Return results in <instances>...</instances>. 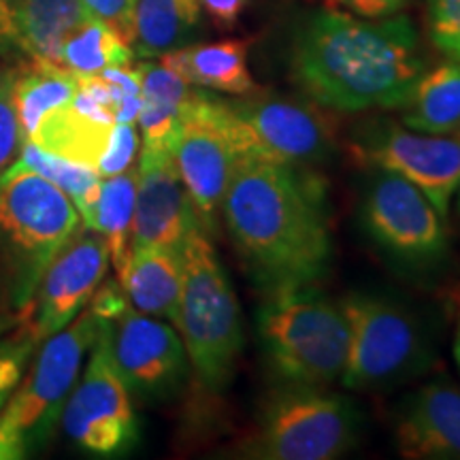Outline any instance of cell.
<instances>
[{"label": "cell", "mask_w": 460, "mask_h": 460, "mask_svg": "<svg viewBox=\"0 0 460 460\" xmlns=\"http://www.w3.org/2000/svg\"><path fill=\"white\" fill-rule=\"evenodd\" d=\"M222 216L245 269L267 292L315 286L329 271L326 186L312 169L239 158Z\"/></svg>", "instance_id": "cell-1"}, {"label": "cell", "mask_w": 460, "mask_h": 460, "mask_svg": "<svg viewBox=\"0 0 460 460\" xmlns=\"http://www.w3.org/2000/svg\"><path fill=\"white\" fill-rule=\"evenodd\" d=\"M290 77L329 111L401 109L424 73L410 17L379 20L329 9L309 15L290 45Z\"/></svg>", "instance_id": "cell-2"}, {"label": "cell", "mask_w": 460, "mask_h": 460, "mask_svg": "<svg viewBox=\"0 0 460 460\" xmlns=\"http://www.w3.org/2000/svg\"><path fill=\"white\" fill-rule=\"evenodd\" d=\"M79 224L73 200L17 158L0 175V303L24 312Z\"/></svg>", "instance_id": "cell-3"}, {"label": "cell", "mask_w": 460, "mask_h": 460, "mask_svg": "<svg viewBox=\"0 0 460 460\" xmlns=\"http://www.w3.org/2000/svg\"><path fill=\"white\" fill-rule=\"evenodd\" d=\"M181 256V296L172 324L200 386L207 393H222L243 348L237 295L203 228L190 233Z\"/></svg>", "instance_id": "cell-4"}, {"label": "cell", "mask_w": 460, "mask_h": 460, "mask_svg": "<svg viewBox=\"0 0 460 460\" xmlns=\"http://www.w3.org/2000/svg\"><path fill=\"white\" fill-rule=\"evenodd\" d=\"M264 358L281 384L329 386L348 360V320L341 305L314 286L269 292L258 312Z\"/></svg>", "instance_id": "cell-5"}, {"label": "cell", "mask_w": 460, "mask_h": 460, "mask_svg": "<svg viewBox=\"0 0 460 460\" xmlns=\"http://www.w3.org/2000/svg\"><path fill=\"white\" fill-rule=\"evenodd\" d=\"M102 318L85 307L39 345L37 360L0 411V460H24L49 444Z\"/></svg>", "instance_id": "cell-6"}, {"label": "cell", "mask_w": 460, "mask_h": 460, "mask_svg": "<svg viewBox=\"0 0 460 460\" xmlns=\"http://www.w3.org/2000/svg\"><path fill=\"white\" fill-rule=\"evenodd\" d=\"M362 416L348 396L324 386H284L264 402L239 456L258 460H332L358 444Z\"/></svg>", "instance_id": "cell-7"}, {"label": "cell", "mask_w": 460, "mask_h": 460, "mask_svg": "<svg viewBox=\"0 0 460 460\" xmlns=\"http://www.w3.org/2000/svg\"><path fill=\"white\" fill-rule=\"evenodd\" d=\"M348 320V390H384L430 369L435 349L420 320L402 305L373 295H349L341 303Z\"/></svg>", "instance_id": "cell-8"}, {"label": "cell", "mask_w": 460, "mask_h": 460, "mask_svg": "<svg viewBox=\"0 0 460 460\" xmlns=\"http://www.w3.org/2000/svg\"><path fill=\"white\" fill-rule=\"evenodd\" d=\"M226 109L241 158L312 169L337 149V119L312 99L256 92L241 101H226Z\"/></svg>", "instance_id": "cell-9"}, {"label": "cell", "mask_w": 460, "mask_h": 460, "mask_svg": "<svg viewBox=\"0 0 460 460\" xmlns=\"http://www.w3.org/2000/svg\"><path fill=\"white\" fill-rule=\"evenodd\" d=\"M356 163L396 172L416 183L441 217H447L460 188V132L429 135L388 118H373L356 126L348 139Z\"/></svg>", "instance_id": "cell-10"}, {"label": "cell", "mask_w": 460, "mask_h": 460, "mask_svg": "<svg viewBox=\"0 0 460 460\" xmlns=\"http://www.w3.org/2000/svg\"><path fill=\"white\" fill-rule=\"evenodd\" d=\"M60 422L68 439L92 456H124L139 439L132 396L111 354L109 320H102L88 367L75 382Z\"/></svg>", "instance_id": "cell-11"}, {"label": "cell", "mask_w": 460, "mask_h": 460, "mask_svg": "<svg viewBox=\"0 0 460 460\" xmlns=\"http://www.w3.org/2000/svg\"><path fill=\"white\" fill-rule=\"evenodd\" d=\"M239 158L226 101L194 90L172 141V160L207 234L217 230L224 194Z\"/></svg>", "instance_id": "cell-12"}, {"label": "cell", "mask_w": 460, "mask_h": 460, "mask_svg": "<svg viewBox=\"0 0 460 460\" xmlns=\"http://www.w3.org/2000/svg\"><path fill=\"white\" fill-rule=\"evenodd\" d=\"M362 226L376 245L410 264H433L446 256V217L416 183L376 169L360 207Z\"/></svg>", "instance_id": "cell-13"}, {"label": "cell", "mask_w": 460, "mask_h": 460, "mask_svg": "<svg viewBox=\"0 0 460 460\" xmlns=\"http://www.w3.org/2000/svg\"><path fill=\"white\" fill-rule=\"evenodd\" d=\"M111 354L132 399L163 402L186 384L190 360L177 329L128 303L109 320Z\"/></svg>", "instance_id": "cell-14"}, {"label": "cell", "mask_w": 460, "mask_h": 460, "mask_svg": "<svg viewBox=\"0 0 460 460\" xmlns=\"http://www.w3.org/2000/svg\"><path fill=\"white\" fill-rule=\"evenodd\" d=\"M105 239L90 228H79L45 271L37 295L20 312V326L32 343L41 345L66 329L88 307L109 269Z\"/></svg>", "instance_id": "cell-15"}, {"label": "cell", "mask_w": 460, "mask_h": 460, "mask_svg": "<svg viewBox=\"0 0 460 460\" xmlns=\"http://www.w3.org/2000/svg\"><path fill=\"white\" fill-rule=\"evenodd\" d=\"M200 226L171 152H141L137 164V197L130 252L146 247L183 250L190 233Z\"/></svg>", "instance_id": "cell-16"}, {"label": "cell", "mask_w": 460, "mask_h": 460, "mask_svg": "<svg viewBox=\"0 0 460 460\" xmlns=\"http://www.w3.org/2000/svg\"><path fill=\"white\" fill-rule=\"evenodd\" d=\"M396 447L407 460H460V386L433 379L402 402Z\"/></svg>", "instance_id": "cell-17"}, {"label": "cell", "mask_w": 460, "mask_h": 460, "mask_svg": "<svg viewBox=\"0 0 460 460\" xmlns=\"http://www.w3.org/2000/svg\"><path fill=\"white\" fill-rule=\"evenodd\" d=\"M9 43L28 58L58 62L65 39L90 17L82 0H7Z\"/></svg>", "instance_id": "cell-18"}, {"label": "cell", "mask_w": 460, "mask_h": 460, "mask_svg": "<svg viewBox=\"0 0 460 460\" xmlns=\"http://www.w3.org/2000/svg\"><path fill=\"white\" fill-rule=\"evenodd\" d=\"M160 62L194 88L234 96H250L258 92L250 65H247V43L237 39L220 43L183 45L180 49L164 54Z\"/></svg>", "instance_id": "cell-19"}, {"label": "cell", "mask_w": 460, "mask_h": 460, "mask_svg": "<svg viewBox=\"0 0 460 460\" xmlns=\"http://www.w3.org/2000/svg\"><path fill=\"white\" fill-rule=\"evenodd\" d=\"M118 281L137 312L175 322L183 281L181 250H132L128 264Z\"/></svg>", "instance_id": "cell-20"}, {"label": "cell", "mask_w": 460, "mask_h": 460, "mask_svg": "<svg viewBox=\"0 0 460 460\" xmlns=\"http://www.w3.org/2000/svg\"><path fill=\"white\" fill-rule=\"evenodd\" d=\"M141 152H171L194 85L163 62H141Z\"/></svg>", "instance_id": "cell-21"}, {"label": "cell", "mask_w": 460, "mask_h": 460, "mask_svg": "<svg viewBox=\"0 0 460 460\" xmlns=\"http://www.w3.org/2000/svg\"><path fill=\"white\" fill-rule=\"evenodd\" d=\"M401 119L407 128L429 135L460 132V60L420 75L401 107Z\"/></svg>", "instance_id": "cell-22"}, {"label": "cell", "mask_w": 460, "mask_h": 460, "mask_svg": "<svg viewBox=\"0 0 460 460\" xmlns=\"http://www.w3.org/2000/svg\"><path fill=\"white\" fill-rule=\"evenodd\" d=\"M75 92L77 75L58 62L28 58L26 65L15 68L13 99L24 143L49 113L73 101Z\"/></svg>", "instance_id": "cell-23"}, {"label": "cell", "mask_w": 460, "mask_h": 460, "mask_svg": "<svg viewBox=\"0 0 460 460\" xmlns=\"http://www.w3.org/2000/svg\"><path fill=\"white\" fill-rule=\"evenodd\" d=\"M111 128L113 124L92 118L79 107H75L71 101L49 113L26 143H32L54 156L96 169L102 149L107 147Z\"/></svg>", "instance_id": "cell-24"}, {"label": "cell", "mask_w": 460, "mask_h": 460, "mask_svg": "<svg viewBox=\"0 0 460 460\" xmlns=\"http://www.w3.org/2000/svg\"><path fill=\"white\" fill-rule=\"evenodd\" d=\"M200 26L197 0H137L132 48L141 58H163L186 45Z\"/></svg>", "instance_id": "cell-25"}, {"label": "cell", "mask_w": 460, "mask_h": 460, "mask_svg": "<svg viewBox=\"0 0 460 460\" xmlns=\"http://www.w3.org/2000/svg\"><path fill=\"white\" fill-rule=\"evenodd\" d=\"M137 197V164L118 175L102 177L99 199L84 226L99 233L105 239L118 279L122 278L130 258L132 216H135Z\"/></svg>", "instance_id": "cell-26"}, {"label": "cell", "mask_w": 460, "mask_h": 460, "mask_svg": "<svg viewBox=\"0 0 460 460\" xmlns=\"http://www.w3.org/2000/svg\"><path fill=\"white\" fill-rule=\"evenodd\" d=\"M135 51L107 24L88 17L68 34L60 48L58 65L75 75H99L105 68L132 65Z\"/></svg>", "instance_id": "cell-27"}, {"label": "cell", "mask_w": 460, "mask_h": 460, "mask_svg": "<svg viewBox=\"0 0 460 460\" xmlns=\"http://www.w3.org/2000/svg\"><path fill=\"white\" fill-rule=\"evenodd\" d=\"M20 160L31 166V169L39 171L43 177H48L51 183H56L73 205L77 207L82 222L85 224L92 209H94L96 199H99V190L102 177L94 166L73 163V160L54 156V154L43 152L41 147L32 146V143H24L22 147Z\"/></svg>", "instance_id": "cell-28"}, {"label": "cell", "mask_w": 460, "mask_h": 460, "mask_svg": "<svg viewBox=\"0 0 460 460\" xmlns=\"http://www.w3.org/2000/svg\"><path fill=\"white\" fill-rule=\"evenodd\" d=\"M15 68H0V175L20 158L24 147L13 99Z\"/></svg>", "instance_id": "cell-29"}, {"label": "cell", "mask_w": 460, "mask_h": 460, "mask_svg": "<svg viewBox=\"0 0 460 460\" xmlns=\"http://www.w3.org/2000/svg\"><path fill=\"white\" fill-rule=\"evenodd\" d=\"M430 43L447 60H460V0H427Z\"/></svg>", "instance_id": "cell-30"}, {"label": "cell", "mask_w": 460, "mask_h": 460, "mask_svg": "<svg viewBox=\"0 0 460 460\" xmlns=\"http://www.w3.org/2000/svg\"><path fill=\"white\" fill-rule=\"evenodd\" d=\"M37 345L26 335V331L17 329V332L0 341V411L7 405L13 390L20 384L24 369Z\"/></svg>", "instance_id": "cell-31"}, {"label": "cell", "mask_w": 460, "mask_h": 460, "mask_svg": "<svg viewBox=\"0 0 460 460\" xmlns=\"http://www.w3.org/2000/svg\"><path fill=\"white\" fill-rule=\"evenodd\" d=\"M141 152V139L137 132L135 124L115 122L109 135L107 147L102 149L99 163H96V171L101 177L118 175L135 164L137 154Z\"/></svg>", "instance_id": "cell-32"}, {"label": "cell", "mask_w": 460, "mask_h": 460, "mask_svg": "<svg viewBox=\"0 0 460 460\" xmlns=\"http://www.w3.org/2000/svg\"><path fill=\"white\" fill-rule=\"evenodd\" d=\"M82 4L94 20L107 24L132 48L137 0H82Z\"/></svg>", "instance_id": "cell-33"}, {"label": "cell", "mask_w": 460, "mask_h": 460, "mask_svg": "<svg viewBox=\"0 0 460 460\" xmlns=\"http://www.w3.org/2000/svg\"><path fill=\"white\" fill-rule=\"evenodd\" d=\"M329 9L348 11V13L367 17V20H379L390 17L402 11L411 0H318Z\"/></svg>", "instance_id": "cell-34"}, {"label": "cell", "mask_w": 460, "mask_h": 460, "mask_svg": "<svg viewBox=\"0 0 460 460\" xmlns=\"http://www.w3.org/2000/svg\"><path fill=\"white\" fill-rule=\"evenodd\" d=\"M197 3L200 11H205L207 17L217 28L228 31V28H234V24L239 22L247 0H197Z\"/></svg>", "instance_id": "cell-35"}, {"label": "cell", "mask_w": 460, "mask_h": 460, "mask_svg": "<svg viewBox=\"0 0 460 460\" xmlns=\"http://www.w3.org/2000/svg\"><path fill=\"white\" fill-rule=\"evenodd\" d=\"M450 305L454 320H456V337H460V286L450 292Z\"/></svg>", "instance_id": "cell-36"}, {"label": "cell", "mask_w": 460, "mask_h": 460, "mask_svg": "<svg viewBox=\"0 0 460 460\" xmlns=\"http://www.w3.org/2000/svg\"><path fill=\"white\" fill-rule=\"evenodd\" d=\"M454 358H456V365L460 369V337L454 339Z\"/></svg>", "instance_id": "cell-37"}, {"label": "cell", "mask_w": 460, "mask_h": 460, "mask_svg": "<svg viewBox=\"0 0 460 460\" xmlns=\"http://www.w3.org/2000/svg\"><path fill=\"white\" fill-rule=\"evenodd\" d=\"M456 211H458V216H460V188H458V192H456Z\"/></svg>", "instance_id": "cell-38"}]
</instances>
